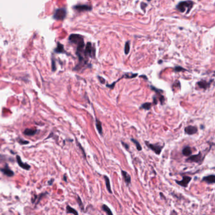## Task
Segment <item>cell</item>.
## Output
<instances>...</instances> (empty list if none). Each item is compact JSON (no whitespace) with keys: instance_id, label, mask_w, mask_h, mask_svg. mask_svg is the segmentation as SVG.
Returning a JSON list of instances; mask_svg holds the SVG:
<instances>
[{"instance_id":"cell-1","label":"cell","mask_w":215,"mask_h":215,"mask_svg":"<svg viewBox=\"0 0 215 215\" xmlns=\"http://www.w3.org/2000/svg\"><path fill=\"white\" fill-rule=\"evenodd\" d=\"M194 2L191 1H181L177 5V9L181 13H184L187 11V13H189L192 8L193 7Z\"/></svg>"},{"instance_id":"cell-2","label":"cell","mask_w":215,"mask_h":215,"mask_svg":"<svg viewBox=\"0 0 215 215\" xmlns=\"http://www.w3.org/2000/svg\"><path fill=\"white\" fill-rule=\"evenodd\" d=\"M84 55L85 58L89 57L91 58H95V47L92 46V43L90 42H88L86 46H85V50H84Z\"/></svg>"},{"instance_id":"cell-3","label":"cell","mask_w":215,"mask_h":215,"mask_svg":"<svg viewBox=\"0 0 215 215\" xmlns=\"http://www.w3.org/2000/svg\"><path fill=\"white\" fill-rule=\"evenodd\" d=\"M66 16V10L64 8H58L55 10L53 18L57 20H63Z\"/></svg>"},{"instance_id":"cell-4","label":"cell","mask_w":215,"mask_h":215,"mask_svg":"<svg viewBox=\"0 0 215 215\" xmlns=\"http://www.w3.org/2000/svg\"><path fill=\"white\" fill-rule=\"evenodd\" d=\"M69 41L71 43L75 44L76 46L78 44H80L82 42H84L83 38V37L80 34H75V33H73L71 34L69 37Z\"/></svg>"},{"instance_id":"cell-5","label":"cell","mask_w":215,"mask_h":215,"mask_svg":"<svg viewBox=\"0 0 215 215\" xmlns=\"http://www.w3.org/2000/svg\"><path fill=\"white\" fill-rule=\"evenodd\" d=\"M145 143L146 146L153 151H154L156 155H159L161 153L162 149L163 148V146H160V145H156V144H151L149 142H148V141H145Z\"/></svg>"},{"instance_id":"cell-6","label":"cell","mask_w":215,"mask_h":215,"mask_svg":"<svg viewBox=\"0 0 215 215\" xmlns=\"http://www.w3.org/2000/svg\"><path fill=\"white\" fill-rule=\"evenodd\" d=\"M204 160V157L202 156L201 153L199 152V153L197 155H191V156H189L188 159L186 160L187 162H194V163H197L201 164Z\"/></svg>"},{"instance_id":"cell-7","label":"cell","mask_w":215,"mask_h":215,"mask_svg":"<svg viewBox=\"0 0 215 215\" xmlns=\"http://www.w3.org/2000/svg\"><path fill=\"white\" fill-rule=\"evenodd\" d=\"M48 194V192H42V193L39 194V195H33V196L32 198V203L35 204L36 206H37L38 204L40 202V201L43 199L44 197H46Z\"/></svg>"},{"instance_id":"cell-8","label":"cell","mask_w":215,"mask_h":215,"mask_svg":"<svg viewBox=\"0 0 215 215\" xmlns=\"http://www.w3.org/2000/svg\"><path fill=\"white\" fill-rule=\"evenodd\" d=\"M73 8L78 11V12H85V11H90L92 10V5L88 4H77L73 7Z\"/></svg>"},{"instance_id":"cell-9","label":"cell","mask_w":215,"mask_h":215,"mask_svg":"<svg viewBox=\"0 0 215 215\" xmlns=\"http://www.w3.org/2000/svg\"><path fill=\"white\" fill-rule=\"evenodd\" d=\"M191 180V177L189 176H184L182 177V179L181 180H175V182H176L178 185L183 187V188H187L188 186V184L190 181Z\"/></svg>"},{"instance_id":"cell-10","label":"cell","mask_w":215,"mask_h":215,"mask_svg":"<svg viewBox=\"0 0 215 215\" xmlns=\"http://www.w3.org/2000/svg\"><path fill=\"white\" fill-rule=\"evenodd\" d=\"M1 172L4 175H6V176L9 177H12L14 176V175H15L14 172L12 171V170H11L9 168L7 163H6V165H4V167L3 168H1Z\"/></svg>"},{"instance_id":"cell-11","label":"cell","mask_w":215,"mask_h":215,"mask_svg":"<svg viewBox=\"0 0 215 215\" xmlns=\"http://www.w3.org/2000/svg\"><path fill=\"white\" fill-rule=\"evenodd\" d=\"M16 162H17L18 164L19 167H20L22 168H23L24 170H26V171H29L30 168V165H29V164L27 163H24L22 162V159H21V157L19 155H16Z\"/></svg>"},{"instance_id":"cell-12","label":"cell","mask_w":215,"mask_h":215,"mask_svg":"<svg viewBox=\"0 0 215 215\" xmlns=\"http://www.w3.org/2000/svg\"><path fill=\"white\" fill-rule=\"evenodd\" d=\"M202 180L208 184H211L215 183V175H209L208 176L203 177Z\"/></svg>"},{"instance_id":"cell-13","label":"cell","mask_w":215,"mask_h":215,"mask_svg":"<svg viewBox=\"0 0 215 215\" xmlns=\"http://www.w3.org/2000/svg\"><path fill=\"white\" fill-rule=\"evenodd\" d=\"M197 132V128L195 126H189L185 128V133L189 135L194 134Z\"/></svg>"},{"instance_id":"cell-14","label":"cell","mask_w":215,"mask_h":215,"mask_svg":"<svg viewBox=\"0 0 215 215\" xmlns=\"http://www.w3.org/2000/svg\"><path fill=\"white\" fill-rule=\"evenodd\" d=\"M121 173L122 175V177L124 179V181H125L126 185H129L131 182V176H130V175L127 172L122 171V170L121 171Z\"/></svg>"},{"instance_id":"cell-15","label":"cell","mask_w":215,"mask_h":215,"mask_svg":"<svg viewBox=\"0 0 215 215\" xmlns=\"http://www.w3.org/2000/svg\"><path fill=\"white\" fill-rule=\"evenodd\" d=\"M104 180H105L106 188H107V191H108V192H109L110 194H112V191L111 190V186H110V182L109 178L107 176H106V175H104Z\"/></svg>"},{"instance_id":"cell-16","label":"cell","mask_w":215,"mask_h":215,"mask_svg":"<svg viewBox=\"0 0 215 215\" xmlns=\"http://www.w3.org/2000/svg\"><path fill=\"white\" fill-rule=\"evenodd\" d=\"M37 131L36 129H26L24 131V134L26 136H32L35 135L37 133Z\"/></svg>"},{"instance_id":"cell-17","label":"cell","mask_w":215,"mask_h":215,"mask_svg":"<svg viewBox=\"0 0 215 215\" xmlns=\"http://www.w3.org/2000/svg\"><path fill=\"white\" fill-rule=\"evenodd\" d=\"M192 153V151L189 146H186L182 150V154L185 156H191Z\"/></svg>"},{"instance_id":"cell-18","label":"cell","mask_w":215,"mask_h":215,"mask_svg":"<svg viewBox=\"0 0 215 215\" xmlns=\"http://www.w3.org/2000/svg\"><path fill=\"white\" fill-rule=\"evenodd\" d=\"M197 85H198V87H199L200 88L206 89L209 85H210V83L207 82L205 80H202L198 83Z\"/></svg>"},{"instance_id":"cell-19","label":"cell","mask_w":215,"mask_h":215,"mask_svg":"<svg viewBox=\"0 0 215 215\" xmlns=\"http://www.w3.org/2000/svg\"><path fill=\"white\" fill-rule=\"evenodd\" d=\"M54 52L56 53H65L63 45L62 44H61V43H59V42H58L57 47H56L54 49Z\"/></svg>"},{"instance_id":"cell-20","label":"cell","mask_w":215,"mask_h":215,"mask_svg":"<svg viewBox=\"0 0 215 215\" xmlns=\"http://www.w3.org/2000/svg\"><path fill=\"white\" fill-rule=\"evenodd\" d=\"M96 128H97V129L99 131V134L100 135H102L103 129H102V123L99 120L97 119H96Z\"/></svg>"},{"instance_id":"cell-21","label":"cell","mask_w":215,"mask_h":215,"mask_svg":"<svg viewBox=\"0 0 215 215\" xmlns=\"http://www.w3.org/2000/svg\"><path fill=\"white\" fill-rule=\"evenodd\" d=\"M66 213H67V214L70 213V214H73L74 215H78V213L76 210V209H75L74 208H73L72 207H71L69 205L66 206Z\"/></svg>"},{"instance_id":"cell-22","label":"cell","mask_w":215,"mask_h":215,"mask_svg":"<svg viewBox=\"0 0 215 215\" xmlns=\"http://www.w3.org/2000/svg\"><path fill=\"white\" fill-rule=\"evenodd\" d=\"M102 209L107 214V215H114L111 211V209L107 206L106 205H103L101 207Z\"/></svg>"},{"instance_id":"cell-23","label":"cell","mask_w":215,"mask_h":215,"mask_svg":"<svg viewBox=\"0 0 215 215\" xmlns=\"http://www.w3.org/2000/svg\"><path fill=\"white\" fill-rule=\"evenodd\" d=\"M76 201H77V203L78 204L79 207H80V208L81 209V210L83 211L84 209H85L84 205H83V202H82V201L81 199V197L79 196L78 195L76 196Z\"/></svg>"},{"instance_id":"cell-24","label":"cell","mask_w":215,"mask_h":215,"mask_svg":"<svg viewBox=\"0 0 215 215\" xmlns=\"http://www.w3.org/2000/svg\"><path fill=\"white\" fill-rule=\"evenodd\" d=\"M131 140L132 142H133V143L135 144L136 146V148H137V150H138V151H141V150H142V147H141V145L139 144V143L138 142V141L137 140H136V139H133V138H131Z\"/></svg>"},{"instance_id":"cell-25","label":"cell","mask_w":215,"mask_h":215,"mask_svg":"<svg viewBox=\"0 0 215 215\" xmlns=\"http://www.w3.org/2000/svg\"><path fill=\"white\" fill-rule=\"evenodd\" d=\"M130 42L129 41H128L126 42L125 44V47H124V53H125V54H128L129 53L130 50Z\"/></svg>"},{"instance_id":"cell-26","label":"cell","mask_w":215,"mask_h":215,"mask_svg":"<svg viewBox=\"0 0 215 215\" xmlns=\"http://www.w3.org/2000/svg\"><path fill=\"white\" fill-rule=\"evenodd\" d=\"M151 107V104L149 103V102H146L143 104L141 106V109H144L145 110H149Z\"/></svg>"},{"instance_id":"cell-27","label":"cell","mask_w":215,"mask_h":215,"mask_svg":"<svg viewBox=\"0 0 215 215\" xmlns=\"http://www.w3.org/2000/svg\"><path fill=\"white\" fill-rule=\"evenodd\" d=\"M17 141L20 145H27V144L29 143V141L24 140V139H22V138H18Z\"/></svg>"},{"instance_id":"cell-28","label":"cell","mask_w":215,"mask_h":215,"mask_svg":"<svg viewBox=\"0 0 215 215\" xmlns=\"http://www.w3.org/2000/svg\"><path fill=\"white\" fill-rule=\"evenodd\" d=\"M78 143V146H79V148H80V150H81L82 151V152H83V156H84V158H85V159L87 160V155H86V154H85V151H84L83 148H82V145H80V143Z\"/></svg>"},{"instance_id":"cell-29","label":"cell","mask_w":215,"mask_h":215,"mask_svg":"<svg viewBox=\"0 0 215 215\" xmlns=\"http://www.w3.org/2000/svg\"><path fill=\"white\" fill-rule=\"evenodd\" d=\"M51 64H52V70H53V71H54L56 69V64H55V60L53 58H52Z\"/></svg>"},{"instance_id":"cell-30","label":"cell","mask_w":215,"mask_h":215,"mask_svg":"<svg viewBox=\"0 0 215 215\" xmlns=\"http://www.w3.org/2000/svg\"><path fill=\"white\" fill-rule=\"evenodd\" d=\"M185 70L183 67H180V66H176L175 67V72H179V71H184Z\"/></svg>"},{"instance_id":"cell-31","label":"cell","mask_w":215,"mask_h":215,"mask_svg":"<svg viewBox=\"0 0 215 215\" xmlns=\"http://www.w3.org/2000/svg\"><path fill=\"white\" fill-rule=\"evenodd\" d=\"M121 143H122V146L124 147V148H125L126 150H129V146L128 145V144H126V143H124L123 142V141H121Z\"/></svg>"},{"instance_id":"cell-32","label":"cell","mask_w":215,"mask_h":215,"mask_svg":"<svg viewBox=\"0 0 215 215\" xmlns=\"http://www.w3.org/2000/svg\"><path fill=\"white\" fill-rule=\"evenodd\" d=\"M54 182V179H51L49 180L48 181V185H53V184Z\"/></svg>"},{"instance_id":"cell-33","label":"cell","mask_w":215,"mask_h":215,"mask_svg":"<svg viewBox=\"0 0 215 215\" xmlns=\"http://www.w3.org/2000/svg\"><path fill=\"white\" fill-rule=\"evenodd\" d=\"M153 103H154L155 105L157 104V103H158V100H157V99H156V96H155V97H153Z\"/></svg>"},{"instance_id":"cell-34","label":"cell","mask_w":215,"mask_h":215,"mask_svg":"<svg viewBox=\"0 0 215 215\" xmlns=\"http://www.w3.org/2000/svg\"><path fill=\"white\" fill-rule=\"evenodd\" d=\"M63 180H64V181H65L66 182H67V177H66V174H64V176H63Z\"/></svg>"}]
</instances>
